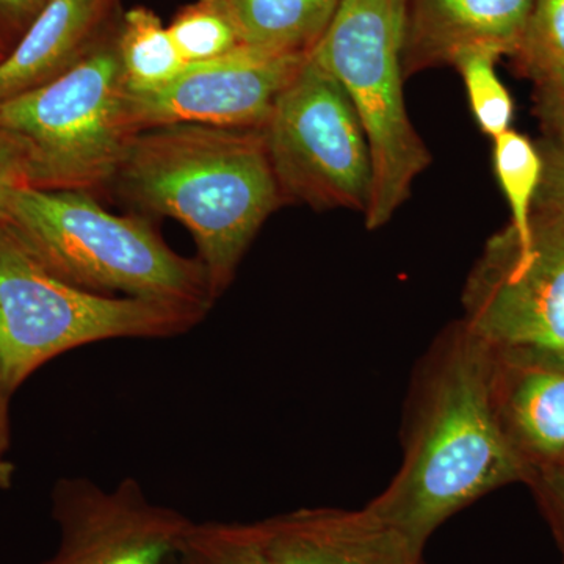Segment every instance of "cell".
Returning a JSON list of instances; mask_svg holds the SVG:
<instances>
[{
  "instance_id": "cell-22",
  "label": "cell",
  "mask_w": 564,
  "mask_h": 564,
  "mask_svg": "<svg viewBox=\"0 0 564 564\" xmlns=\"http://www.w3.org/2000/svg\"><path fill=\"white\" fill-rule=\"evenodd\" d=\"M536 84V115L545 143L564 154V70Z\"/></svg>"
},
{
  "instance_id": "cell-10",
  "label": "cell",
  "mask_w": 564,
  "mask_h": 564,
  "mask_svg": "<svg viewBox=\"0 0 564 564\" xmlns=\"http://www.w3.org/2000/svg\"><path fill=\"white\" fill-rule=\"evenodd\" d=\"M310 54L242 46L215 61L192 63L158 90L128 93L132 131L181 122L263 129L276 99Z\"/></svg>"
},
{
  "instance_id": "cell-1",
  "label": "cell",
  "mask_w": 564,
  "mask_h": 564,
  "mask_svg": "<svg viewBox=\"0 0 564 564\" xmlns=\"http://www.w3.org/2000/svg\"><path fill=\"white\" fill-rule=\"evenodd\" d=\"M111 187L191 232L215 299L284 203L263 129L181 122L137 132Z\"/></svg>"
},
{
  "instance_id": "cell-14",
  "label": "cell",
  "mask_w": 564,
  "mask_h": 564,
  "mask_svg": "<svg viewBox=\"0 0 564 564\" xmlns=\"http://www.w3.org/2000/svg\"><path fill=\"white\" fill-rule=\"evenodd\" d=\"M113 0H47L18 46L0 62V102L57 79L96 46Z\"/></svg>"
},
{
  "instance_id": "cell-5",
  "label": "cell",
  "mask_w": 564,
  "mask_h": 564,
  "mask_svg": "<svg viewBox=\"0 0 564 564\" xmlns=\"http://www.w3.org/2000/svg\"><path fill=\"white\" fill-rule=\"evenodd\" d=\"M128 87L117 44L95 46L43 87L0 102V140L29 187L96 196L113 185L129 141Z\"/></svg>"
},
{
  "instance_id": "cell-4",
  "label": "cell",
  "mask_w": 564,
  "mask_h": 564,
  "mask_svg": "<svg viewBox=\"0 0 564 564\" xmlns=\"http://www.w3.org/2000/svg\"><path fill=\"white\" fill-rule=\"evenodd\" d=\"M209 313L77 288L50 272L0 221V386L10 397L65 352L106 340L173 339Z\"/></svg>"
},
{
  "instance_id": "cell-7",
  "label": "cell",
  "mask_w": 564,
  "mask_h": 564,
  "mask_svg": "<svg viewBox=\"0 0 564 564\" xmlns=\"http://www.w3.org/2000/svg\"><path fill=\"white\" fill-rule=\"evenodd\" d=\"M263 135L284 202L369 210V141L343 85L313 55L276 99Z\"/></svg>"
},
{
  "instance_id": "cell-20",
  "label": "cell",
  "mask_w": 564,
  "mask_h": 564,
  "mask_svg": "<svg viewBox=\"0 0 564 564\" xmlns=\"http://www.w3.org/2000/svg\"><path fill=\"white\" fill-rule=\"evenodd\" d=\"M499 58L491 52L474 51L454 62L466 85L475 121L492 140L510 131L514 113L513 99L496 73Z\"/></svg>"
},
{
  "instance_id": "cell-23",
  "label": "cell",
  "mask_w": 564,
  "mask_h": 564,
  "mask_svg": "<svg viewBox=\"0 0 564 564\" xmlns=\"http://www.w3.org/2000/svg\"><path fill=\"white\" fill-rule=\"evenodd\" d=\"M530 486L536 494L538 502L551 525L556 543L562 549L564 558V469L554 467L540 470L534 475Z\"/></svg>"
},
{
  "instance_id": "cell-16",
  "label": "cell",
  "mask_w": 564,
  "mask_h": 564,
  "mask_svg": "<svg viewBox=\"0 0 564 564\" xmlns=\"http://www.w3.org/2000/svg\"><path fill=\"white\" fill-rule=\"evenodd\" d=\"M117 50L129 93L158 90L187 66L169 25L165 28L158 14L144 7L126 13Z\"/></svg>"
},
{
  "instance_id": "cell-24",
  "label": "cell",
  "mask_w": 564,
  "mask_h": 564,
  "mask_svg": "<svg viewBox=\"0 0 564 564\" xmlns=\"http://www.w3.org/2000/svg\"><path fill=\"white\" fill-rule=\"evenodd\" d=\"M543 176L534 206L551 207L564 214V154L549 143L540 147Z\"/></svg>"
},
{
  "instance_id": "cell-18",
  "label": "cell",
  "mask_w": 564,
  "mask_h": 564,
  "mask_svg": "<svg viewBox=\"0 0 564 564\" xmlns=\"http://www.w3.org/2000/svg\"><path fill=\"white\" fill-rule=\"evenodd\" d=\"M169 32L187 65L215 61L245 46L228 0H195L174 17Z\"/></svg>"
},
{
  "instance_id": "cell-25",
  "label": "cell",
  "mask_w": 564,
  "mask_h": 564,
  "mask_svg": "<svg viewBox=\"0 0 564 564\" xmlns=\"http://www.w3.org/2000/svg\"><path fill=\"white\" fill-rule=\"evenodd\" d=\"M22 187H29V185L22 172L20 159L6 141L0 140V221L6 214L11 195Z\"/></svg>"
},
{
  "instance_id": "cell-15",
  "label": "cell",
  "mask_w": 564,
  "mask_h": 564,
  "mask_svg": "<svg viewBox=\"0 0 564 564\" xmlns=\"http://www.w3.org/2000/svg\"><path fill=\"white\" fill-rule=\"evenodd\" d=\"M245 46L310 54L343 0H228Z\"/></svg>"
},
{
  "instance_id": "cell-12",
  "label": "cell",
  "mask_w": 564,
  "mask_h": 564,
  "mask_svg": "<svg viewBox=\"0 0 564 564\" xmlns=\"http://www.w3.org/2000/svg\"><path fill=\"white\" fill-rule=\"evenodd\" d=\"M491 350L492 402L508 441L534 475L564 469V350Z\"/></svg>"
},
{
  "instance_id": "cell-27",
  "label": "cell",
  "mask_w": 564,
  "mask_h": 564,
  "mask_svg": "<svg viewBox=\"0 0 564 564\" xmlns=\"http://www.w3.org/2000/svg\"><path fill=\"white\" fill-rule=\"evenodd\" d=\"M47 0H0V10L13 17H25V14L39 13Z\"/></svg>"
},
{
  "instance_id": "cell-28",
  "label": "cell",
  "mask_w": 564,
  "mask_h": 564,
  "mask_svg": "<svg viewBox=\"0 0 564 564\" xmlns=\"http://www.w3.org/2000/svg\"><path fill=\"white\" fill-rule=\"evenodd\" d=\"M17 466L7 458H0V491H9L13 486Z\"/></svg>"
},
{
  "instance_id": "cell-17",
  "label": "cell",
  "mask_w": 564,
  "mask_h": 564,
  "mask_svg": "<svg viewBox=\"0 0 564 564\" xmlns=\"http://www.w3.org/2000/svg\"><path fill=\"white\" fill-rule=\"evenodd\" d=\"M494 170L510 206L511 223L508 226L516 242L527 247L532 240L534 199L543 176L540 148L510 129L494 139Z\"/></svg>"
},
{
  "instance_id": "cell-2",
  "label": "cell",
  "mask_w": 564,
  "mask_h": 564,
  "mask_svg": "<svg viewBox=\"0 0 564 564\" xmlns=\"http://www.w3.org/2000/svg\"><path fill=\"white\" fill-rule=\"evenodd\" d=\"M491 378V348L462 328L434 373L402 469L367 505L421 549L486 494L532 484L497 417Z\"/></svg>"
},
{
  "instance_id": "cell-29",
  "label": "cell",
  "mask_w": 564,
  "mask_h": 564,
  "mask_svg": "<svg viewBox=\"0 0 564 564\" xmlns=\"http://www.w3.org/2000/svg\"><path fill=\"white\" fill-rule=\"evenodd\" d=\"M6 55H7V52H6V50H3L2 43H0V62H2L3 58H6Z\"/></svg>"
},
{
  "instance_id": "cell-21",
  "label": "cell",
  "mask_w": 564,
  "mask_h": 564,
  "mask_svg": "<svg viewBox=\"0 0 564 564\" xmlns=\"http://www.w3.org/2000/svg\"><path fill=\"white\" fill-rule=\"evenodd\" d=\"M513 57L534 82L564 70V0H533Z\"/></svg>"
},
{
  "instance_id": "cell-19",
  "label": "cell",
  "mask_w": 564,
  "mask_h": 564,
  "mask_svg": "<svg viewBox=\"0 0 564 564\" xmlns=\"http://www.w3.org/2000/svg\"><path fill=\"white\" fill-rule=\"evenodd\" d=\"M166 564H273L251 524L195 522Z\"/></svg>"
},
{
  "instance_id": "cell-26",
  "label": "cell",
  "mask_w": 564,
  "mask_h": 564,
  "mask_svg": "<svg viewBox=\"0 0 564 564\" xmlns=\"http://www.w3.org/2000/svg\"><path fill=\"white\" fill-rule=\"evenodd\" d=\"M9 393L0 386V458H6L11 447V415Z\"/></svg>"
},
{
  "instance_id": "cell-30",
  "label": "cell",
  "mask_w": 564,
  "mask_h": 564,
  "mask_svg": "<svg viewBox=\"0 0 564 564\" xmlns=\"http://www.w3.org/2000/svg\"><path fill=\"white\" fill-rule=\"evenodd\" d=\"M563 564H564V558H563Z\"/></svg>"
},
{
  "instance_id": "cell-13",
  "label": "cell",
  "mask_w": 564,
  "mask_h": 564,
  "mask_svg": "<svg viewBox=\"0 0 564 564\" xmlns=\"http://www.w3.org/2000/svg\"><path fill=\"white\" fill-rule=\"evenodd\" d=\"M533 0H408L404 76L454 65L466 52L513 55Z\"/></svg>"
},
{
  "instance_id": "cell-6",
  "label": "cell",
  "mask_w": 564,
  "mask_h": 564,
  "mask_svg": "<svg viewBox=\"0 0 564 564\" xmlns=\"http://www.w3.org/2000/svg\"><path fill=\"white\" fill-rule=\"evenodd\" d=\"M408 0H343L311 55L343 85L373 165L367 229L383 228L432 162L408 115L403 47Z\"/></svg>"
},
{
  "instance_id": "cell-11",
  "label": "cell",
  "mask_w": 564,
  "mask_h": 564,
  "mask_svg": "<svg viewBox=\"0 0 564 564\" xmlns=\"http://www.w3.org/2000/svg\"><path fill=\"white\" fill-rule=\"evenodd\" d=\"M251 525L273 564H425L423 549L369 507L302 508Z\"/></svg>"
},
{
  "instance_id": "cell-3",
  "label": "cell",
  "mask_w": 564,
  "mask_h": 564,
  "mask_svg": "<svg viewBox=\"0 0 564 564\" xmlns=\"http://www.w3.org/2000/svg\"><path fill=\"white\" fill-rule=\"evenodd\" d=\"M2 223L50 272L102 295L185 304L217 302L198 258H185L143 215H115L95 196L22 187Z\"/></svg>"
},
{
  "instance_id": "cell-9",
  "label": "cell",
  "mask_w": 564,
  "mask_h": 564,
  "mask_svg": "<svg viewBox=\"0 0 564 564\" xmlns=\"http://www.w3.org/2000/svg\"><path fill=\"white\" fill-rule=\"evenodd\" d=\"M57 551L39 564H166L195 522L150 499L135 477L111 489L62 477L51 492Z\"/></svg>"
},
{
  "instance_id": "cell-8",
  "label": "cell",
  "mask_w": 564,
  "mask_h": 564,
  "mask_svg": "<svg viewBox=\"0 0 564 564\" xmlns=\"http://www.w3.org/2000/svg\"><path fill=\"white\" fill-rule=\"evenodd\" d=\"M463 304V328L488 347L564 350L563 212L533 206L527 247L510 226L491 237Z\"/></svg>"
}]
</instances>
